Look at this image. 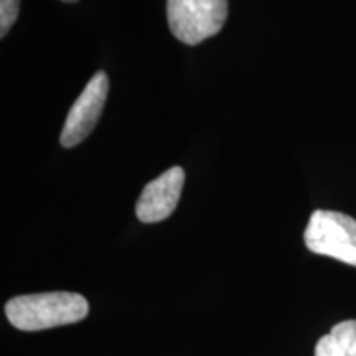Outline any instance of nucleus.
I'll use <instances>...</instances> for the list:
<instances>
[{"instance_id":"nucleus-1","label":"nucleus","mask_w":356,"mask_h":356,"mask_svg":"<svg viewBox=\"0 0 356 356\" xmlns=\"http://www.w3.org/2000/svg\"><path fill=\"white\" fill-rule=\"evenodd\" d=\"M8 322L24 332H40L81 322L89 304L76 292H44L13 297L6 304Z\"/></svg>"},{"instance_id":"nucleus-2","label":"nucleus","mask_w":356,"mask_h":356,"mask_svg":"<svg viewBox=\"0 0 356 356\" xmlns=\"http://www.w3.org/2000/svg\"><path fill=\"white\" fill-rule=\"evenodd\" d=\"M167 19L173 37L195 47L222 29L228 0H167Z\"/></svg>"},{"instance_id":"nucleus-3","label":"nucleus","mask_w":356,"mask_h":356,"mask_svg":"<svg viewBox=\"0 0 356 356\" xmlns=\"http://www.w3.org/2000/svg\"><path fill=\"white\" fill-rule=\"evenodd\" d=\"M312 252L356 267V220L345 213L317 210L304 233Z\"/></svg>"},{"instance_id":"nucleus-4","label":"nucleus","mask_w":356,"mask_h":356,"mask_svg":"<svg viewBox=\"0 0 356 356\" xmlns=\"http://www.w3.org/2000/svg\"><path fill=\"white\" fill-rule=\"evenodd\" d=\"M109 92V78L104 71H99L86 84L73 108L70 109L65 121L63 132L60 136L61 145L66 149L76 147L86 139L99 121L102 109Z\"/></svg>"},{"instance_id":"nucleus-5","label":"nucleus","mask_w":356,"mask_h":356,"mask_svg":"<svg viewBox=\"0 0 356 356\" xmlns=\"http://www.w3.org/2000/svg\"><path fill=\"white\" fill-rule=\"evenodd\" d=\"M185 184V172L181 167L170 170L145 185L137 202L136 215L142 222H159L167 220L175 211L181 188Z\"/></svg>"},{"instance_id":"nucleus-6","label":"nucleus","mask_w":356,"mask_h":356,"mask_svg":"<svg viewBox=\"0 0 356 356\" xmlns=\"http://www.w3.org/2000/svg\"><path fill=\"white\" fill-rule=\"evenodd\" d=\"M315 356H356V320L337 323L315 345Z\"/></svg>"},{"instance_id":"nucleus-7","label":"nucleus","mask_w":356,"mask_h":356,"mask_svg":"<svg viewBox=\"0 0 356 356\" xmlns=\"http://www.w3.org/2000/svg\"><path fill=\"white\" fill-rule=\"evenodd\" d=\"M20 13V0H0V37H7Z\"/></svg>"},{"instance_id":"nucleus-8","label":"nucleus","mask_w":356,"mask_h":356,"mask_svg":"<svg viewBox=\"0 0 356 356\" xmlns=\"http://www.w3.org/2000/svg\"><path fill=\"white\" fill-rule=\"evenodd\" d=\"M63 2H70V3H73V2H78V0H63Z\"/></svg>"}]
</instances>
